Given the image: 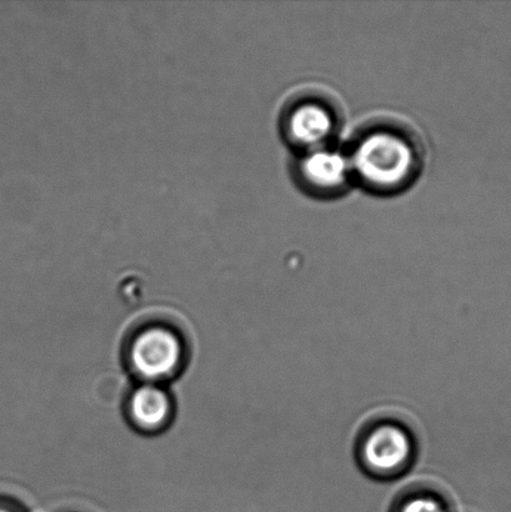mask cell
Here are the masks:
<instances>
[{"mask_svg": "<svg viewBox=\"0 0 511 512\" xmlns=\"http://www.w3.org/2000/svg\"><path fill=\"white\" fill-rule=\"evenodd\" d=\"M128 413L130 421L139 430L154 433L168 425L173 403L167 391L158 384L145 383L130 395Z\"/></svg>", "mask_w": 511, "mask_h": 512, "instance_id": "6", "label": "cell"}, {"mask_svg": "<svg viewBox=\"0 0 511 512\" xmlns=\"http://www.w3.org/2000/svg\"><path fill=\"white\" fill-rule=\"evenodd\" d=\"M293 174L300 189L318 198L339 195L352 182L343 153L333 149L300 154Z\"/></svg>", "mask_w": 511, "mask_h": 512, "instance_id": "5", "label": "cell"}, {"mask_svg": "<svg viewBox=\"0 0 511 512\" xmlns=\"http://www.w3.org/2000/svg\"><path fill=\"white\" fill-rule=\"evenodd\" d=\"M347 123L343 100L322 84H303L285 95L278 112L279 133L295 153L332 149Z\"/></svg>", "mask_w": 511, "mask_h": 512, "instance_id": "2", "label": "cell"}, {"mask_svg": "<svg viewBox=\"0 0 511 512\" xmlns=\"http://www.w3.org/2000/svg\"><path fill=\"white\" fill-rule=\"evenodd\" d=\"M389 512H452V503L442 486L418 480L399 491Z\"/></svg>", "mask_w": 511, "mask_h": 512, "instance_id": "7", "label": "cell"}, {"mask_svg": "<svg viewBox=\"0 0 511 512\" xmlns=\"http://www.w3.org/2000/svg\"><path fill=\"white\" fill-rule=\"evenodd\" d=\"M350 177L378 195L413 187L427 165L428 148L420 129L397 113L367 115L354 125L343 152Z\"/></svg>", "mask_w": 511, "mask_h": 512, "instance_id": "1", "label": "cell"}, {"mask_svg": "<svg viewBox=\"0 0 511 512\" xmlns=\"http://www.w3.org/2000/svg\"><path fill=\"white\" fill-rule=\"evenodd\" d=\"M129 364L145 383L157 384L172 378L184 359L179 335L165 326H150L139 331L129 346Z\"/></svg>", "mask_w": 511, "mask_h": 512, "instance_id": "4", "label": "cell"}, {"mask_svg": "<svg viewBox=\"0 0 511 512\" xmlns=\"http://www.w3.org/2000/svg\"><path fill=\"white\" fill-rule=\"evenodd\" d=\"M419 435L412 421L395 410L377 411L358 431L355 456L365 474L394 480L413 468L419 455Z\"/></svg>", "mask_w": 511, "mask_h": 512, "instance_id": "3", "label": "cell"}, {"mask_svg": "<svg viewBox=\"0 0 511 512\" xmlns=\"http://www.w3.org/2000/svg\"><path fill=\"white\" fill-rule=\"evenodd\" d=\"M0 512H23V511L19 510L18 508H15V506H13V505L4 503V501H0Z\"/></svg>", "mask_w": 511, "mask_h": 512, "instance_id": "8", "label": "cell"}]
</instances>
